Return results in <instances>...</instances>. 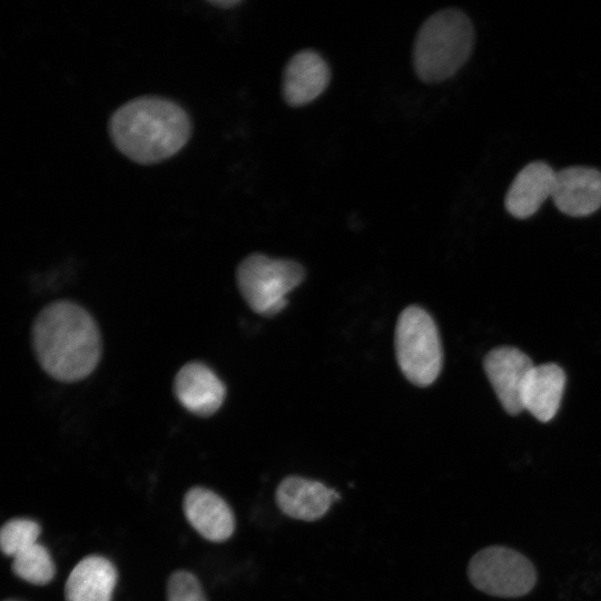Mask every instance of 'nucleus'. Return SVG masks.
I'll list each match as a JSON object with an SVG mask.
<instances>
[{
	"mask_svg": "<svg viewBox=\"0 0 601 601\" xmlns=\"http://www.w3.org/2000/svg\"><path fill=\"white\" fill-rule=\"evenodd\" d=\"M31 342L41 368L65 383L89 376L102 352L96 321L70 300H57L41 309L32 324Z\"/></svg>",
	"mask_w": 601,
	"mask_h": 601,
	"instance_id": "f257e3e1",
	"label": "nucleus"
},
{
	"mask_svg": "<svg viewBox=\"0 0 601 601\" xmlns=\"http://www.w3.org/2000/svg\"><path fill=\"white\" fill-rule=\"evenodd\" d=\"M116 148L141 165L162 161L188 141L191 122L186 110L173 100L145 96L121 105L108 122Z\"/></svg>",
	"mask_w": 601,
	"mask_h": 601,
	"instance_id": "f03ea898",
	"label": "nucleus"
},
{
	"mask_svg": "<svg viewBox=\"0 0 601 601\" xmlns=\"http://www.w3.org/2000/svg\"><path fill=\"white\" fill-rule=\"evenodd\" d=\"M474 45V28L459 9H443L421 26L413 46V66L426 83L451 78L467 61Z\"/></svg>",
	"mask_w": 601,
	"mask_h": 601,
	"instance_id": "7ed1b4c3",
	"label": "nucleus"
},
{
	"mask_svg": "<svg viewBox=\"0 0 601 601\" xmlns=\"http://www.w3.org/2000/svg\"><path fill=\"white\" fill-rule=\"evenodd\" d=\"M304 277V267L297 262L259 253L244 258L236 270L243 298L255 313L263 316H274L284 309L288 303L286 296Z\"/></svg>",
	"mask_w": 601,
	"mask_h": 601,
	"instance_id": "20e7f679",
	"label": "nucleus"
},
{
	"mask_svg": "<svg viewBox=\"0 0 601 601\" xmlns=\"http://www.w3.org/2000/svg\"><path fill=\"white\" fill-rule=\"evenodd\" d=\"M395 352L402 373L412 384L425 387L437 378L443 351L437 327L426 311L408 306L400 314Z\"/></svg>",
	"mask_w": 601,
	"mask_h": 601,
	"instance_id": "39448f33",
	"label": "nucleus"
},
{
	"mask_svg": "<svg viewBox=\"0 0 601 601\" xmlns=\"http://www.w3.org/2000/svg\"><path fill=\"white\" fill-rule=\"evenodd\" d=\"M467 575L477 590L500 598L523 597L536 583L532 562L519 551L502 545L476 552L469 562Z\"/></svg>",
	"mask_w": 601,
	"mask_h": 601,
	"instance_id": "423d86ee",
	"label": "nucleus"
},
{
	"mask_svg": "<svg viewBox=\"0 0 601 601\" xmlns=\"http://www.w3.org/2000/svg\"><path fill=\"white\" fill-rule=\"evenodd\" d=\"M533 366L526 354L511 346L494 348L484 358L486 376L501 405L511 415L523 411L522 390Z\"/></svg>",
	"mask_w": 601,
	"mask_h": 601,
	"instance_id": "0eeeda50",
	"label": "nucleus"
},
{
	"mask_svg": "<svg viewBox=\"0 0 601 601\" xmlns=\"http://www.w3.org/2000/svg\"><path fill=\"white\" fill-rule=\"evenodd\" d=\"M174 394L190 413L206 417L215 414L226 397V386L206 364L191 361L174 378Z\"/></svg>",
	"mask_w": 601,
	"mask_h": 601,
	"instance_id": "6e6552de",
	"label": "nucleus"
},
{
	"mask_svg": "<svg viewBox=\"0 0 601 601\" xmlns=\"http://www.w3.org/2000/svg\"><path fill=\"white\" fill-rule=\"evenodd\" d=\"M552 199L556 208L571 217H585L601 207V171L571 166L556 171Z\"/></svg>",
	"mask_w": 601,
	"mask_h": 601,
	"instance_id": "1a4fd4ad",
	"label": "nucleus"
},
{
	"mask_svg": "<svg viewBox=\"0 0 601 601\" xmlns=\"http://www.w3.org/2000/svg\"><path fill=\"white\" fill-rule=\"evenodd\" d=\"M329 79L331 69L326 60L315 50H300L284 69L283 98L292 107L305 106L325 91Z\"/></svg>",
	"mask_w": 601,
	"mask_h": 601,
	"instance_id": "9d476101",
	"label": "nucleus"
},
{
	"mask_svg": "<svg viewBox=\"0 0 601 601\" xmlns=\"http://www.w3.org/2000/svg\"><path fill=\"white\" fill-rule=\"evenodd\" d=\"M183 509L190 525L206 540L224 542L235 530V516L227 502L205 487H191L184 496Z\"/></svg>",
	"mask_w": 601,
	"mask_h": 601,
	"instance_id": "9b49d317",
	"label": "nucleus"
},
{
	"mask_svg": "<svg viewBox=\"0 0 601 601\" xmlns=\"http://www.w3.org/2000/svg\"><path fill=\"white\" fill-rule=\"evenodd\" d=\"M339 494L325 484L300 476L285 477L276 490V503L289 518L302 521L321 519Z\"/></svg>",
	"mask_w": 601,
	"mask_h": 601,
	"instance_id": "f8f14e48",
	"label": "nucleus"
},
{
	"mask_svg": "<svg viewBox=\"0 0 601 601\" xmlns=\"http://www.w3.org/2000/svg\"><path fill=\"white\" fill-rule=\"evenodd\" d=\"M556 171L544 161H532L513 179L504 199L505 209L518 219L533 216L552 197Z\"/></svg>",
	"mask_w": 601,
	"mask_h": 601,
	"instance_id": "ddd939ff",
	"label": "nucleus"
},
{
	"mask_svg": "<svg viewBox=\"0 0 601 601\" xmlns=\"http://www.w3.org/2000/svg\"><path fill=\"white\" fill-rule=\"evenodd\" d=\"M118 573L101 555H88L71 570L65 585L66 601H111Z\"/></svg>",
	"mask_w": 601,
	"mask_h": 601,
	"instance_id": "4468645a",
	"label": "nucleus"
},
{
	"mask_svg": "<svg viewBox=\"0 0 601 601\" xmlns=\"http://www.w3.org/2000/svg\"><path fill=\"white\" fill-rule=\"evenodd\" d=\"M564 386L565 373L559 365H534L523 385V410L541 422H549L560 407Z\"/></svg>",
	"mask_w": 601,
	"mask_h": 601,
	"instance_id": "2eb2a0df",
	"label": "nucleus"
},
{
	"mask_svg": "<svg viewBox=\"0 0 601 601\" xmlns=\"http://www.w3.org/2000/svg\"><path fill=\"white\" fill-rule=\"evenodd\" d=\"M11 568L17 577L36 585L48 584L56 573L48 549L38 542L18 553Z\"/></svg>",
	"mask_w": 601,
	"mask_h": 601,
	"instance_id": "dca6fc26",
	"label": "nucleus"
},
{
	"mask_svg": "<svg viewBox=\"0 0 601 601\" xmlns=\"http://www.w3.org/2000/svg\"><path fill=\"white\" fill-rule=\"evenodd\" d=\"M41 528L30 519H11L0 531V546L3 554L14 558L21 551L37 543Z\"/></svg>",
	"mask_w": 601,
	"mask_h": 601,
	"instance_id": "f3484780",
	"label": "nucleus"
},
{
	"mask_svg": "<svg viewBox=\"0 0 601 601\" xmlns=\"http://www.w3.org/2000/svg\"><path fill=\"white\" fill-rule=\"evenodd\" d=\"M167 601H207L198 579L190 572H174L167 583Z\"/></svg>",
	"mask_w": 601,
	"mask_h": 601,
	"instance_id": "a211bd4d",
	"label": "nucleus"
},
{
	"mask_svg": "<svg viewBox=\"0 0 601 601\" xmlns=\"http://www.w3.org/2000/svg\"><path fill=\"white\" fill-rule=\"evenodd\" d=\"M210 3L219 6V7L228 8V7H233L235 4H238L239 1L238 0H231V1L225 0V1H210Z\"/></svg>",
	"mask_w": 601,
	"mask_h": 601,
	"instance_id": "6ab92c4d",
	"label": "nucleus"
},
{
	"mask_svg": "<svg viewBox=\"0 0 601 601\" xmlns=\"http://www.w3.org/2000/svg\"><path fill=\"white\" fill-rule=\"evenodd\" d=\"M7 601H14V600H7Z\"/></svg>",
	"mask_w": 601,
	"mask_h": 601,
	"instance_id": "aec40b11",
	"label": "nucleus"
}]
</instances>
